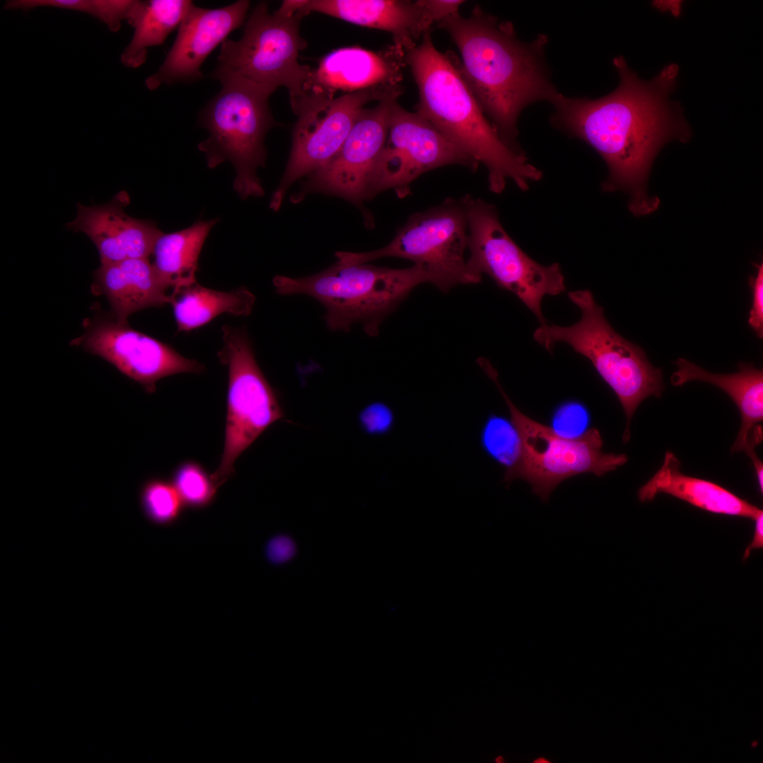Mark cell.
I'll return each mask as SVG.
<instances>
[{
  "mask_svg": "<svg viewBox=\"0 0 763 763\" xmlns=\"http://www.w3.org/2000/svg\"><path fill=\"white\" fill-rule=\"evenodd\" d=\"M620 83L598 99L571 98L559 92L551 100L555 126L592 146L604 159L609 175L606 191L622 189L630 195L629 209L635 215L655 211L657 198L646 194L652 162L671 140L686 142L690 130L679 105L670 102L678 66L672 64L649 81H643L623 57L613 59Z\"/></svg>",
  "mask_w": 763,
  "mask_h": 763,
  "instance_id": "1",
  "label": "cell"
},
{
  "mask_svg": "<svg viewBox=\"0 0 763 763\" xmlns=\"http://www.w3.org/2000/svg\"><path fill=\"white\" fill-rule=\"evenodd\" d=\"M436 25L458 47L460 73L484 113L502 140L522 153L516 141L520 113L533 102H551L557 93L544 64L547 37L523 42L511 23L499 21L478 6L469 17L457 13Z\"/></svg>",
  "mask_w": 763,
  "mask_h": 763,
  "instance_id": "2",
  "label": "cell"
},
{
  "mask_svg": "<svg viewBox=\"0 0 763 763\" xmlns=\"http://www.w3.org/2000/svg\"><path fill=\"white\" fill-rule=\"evenodd\" d=\"M419 94L416 112L450 141L487 170L490 189L502 192L507 179L521 190L541 177L523 153L509 146L487 120L463 80L452 54L439 52L430 31L406 52Z\"/></svg>",
  "mask_w": 763,
  "mask_h": 763,
  "instance_id": "3",
  "label": "cell"
},
{
  "mask_svg": "<svg viewBox=\"0 0 763 763\" xmlns=\"http://www.w3.org/2000/svg\"><path fill=\"white\" fill-rule=\"evenodd\" d=\"M273 282L278 294H303L318 300L326 309L324 318L329 329L348 332L360 324L367 335L376 336L384 319L413 288L429 283V277L415 264L390 268L336 263L312 276H277Z\"/></svg>",
  "mask_w": 763,
  "mask_h": 763,
  "instance_id": "4",
  "label": "cell"
},
{
  "mask_svg": "<svg viewBox=\"0 0 763 763\" xmlns=\"http://www.w3.org/2000/svg\"><path fill=\"white\" fill-rule=\"evenodd\" d=\"M568 297L580 309L579 321L569 326L540 325L534 331L533 339L549 352L555 343H567L591 361L623 408L626 416L623 441L627 442L630 422L639 404L649 396L660 397L664 390L661 369L650 363L641 347L613 329L590 290L571 291Z\"/></svg>",
  "mask_w": 763,
  "mask_h": 763,
  "instance_id": "5",
  "label": "cell"
},
{
  "mask_svg": "<svg viewBox=\"0 0 763 763\" xmlns=\"http://www.w3.org/2000/svg\"><path fill=\"white\" fill-rule=\"evenodd\" d=\"M305 3L285 0L273 13L265 1L259 3L248 16L242 37L226 39L221 44L217 66L210 76L218 81L239 78L273 93L284 86L294 109L304 96L312 71L298 59L306 45L299 29L302 18L308 14Z\"/></svg>",
  "mask_w": 763,
  "mask_h": 763,
  "instance_id": "6",
  "label": "cell"
},
{
  "mask_svg": "<svg viewBox=\"0 0 763 763\" xmlns=\"http://www.w3.org/2000/svg\"><path fill=\"white\" fill-rule=\"evenodd\" d=\"M220 92L206 105L200 122L209 132L198 145L209 168L230 161L235 170L233 187L246 199L264 194L256 175L264 167V138L276 126L268 100L272 91L237 77L219 80Z\"/></svg>",
  "mask_w": 763,
  "mask_h": 763,
  "instance_id": "7",
  "label": "cell"
},
{
  "mask_svg": "<svg viewBox=\"0 0 763 763\" xmlns=\"http://www.w3.org/2000/svg\"><path fill=\"white\" fill-rule=\"evenodd\" d=\"M478 365L504 399L520 441L519 456L505 472L506 482L525 480L533 492L546 502L553 490L566 479L586 473L601 477L627 462V456L624 454L603 451V439L596 428L589 429L578 437L567 438L529 418L505 393L490 361L482 358Z\"/></svg>",
  "mask_w": 763,
  "mask_h": 763,
  "instance_id": "8",
  "label": "cell"
},
{
  "mask_svg": "<svg viewBox=\"0 0 763 763\" xmlns=\"http://www.w3.org/2000/svg\"><path fill=\"white\" fill-rule=\"evenodd\" d=\"M468 218L462 198L447 199L440 205L411 215L386 246L367 252H345L348 265L368 263L382 257H398L420 266L429 283L442 292L481 279L468 268Z\"/></svg>",
  "mask_w": 763,
  "mask_h": 763,
  "instance_id": "9",
  "label": "cell"
},
{
  "mask_svg": "<svg viewBox=\"0 0 763 763\" xmlns=\"http://www.w3.org/2000/svg\"><path fill=\"white\" fill-rule=\"evenodd\" d=\"M462 200L468 218L471 272L480 279L482 274L488 275L500 288L514 294L540 325L547 323L541 311L543 298L566 289L560 265L543 266L529 257L504 230L492 205L470 195Z\"/></svg>",
  "mask_w": 763,
  "mask_h": 763,
  "instance_id": "10",
  "label": "cell"
},
{
  "mask_svg": "<svg viewBox=\"0 0 763 763\" xmlns=\"http://www.w3.org/2000/svg\"><path fill=\"white\" fill-rule=\"evenodd\" d=\"M220 361L228 369L227 417L221 461L211 478L220 487L235 473L238 456L275 422L284 418L276 391L259 367L244 329L222 327Z\"/></svg>",
  "mask_w": 763,
  "mask_h": 763,
  "instance_id": "11",
  "label": "cell"
},
{
  "mask_svg": "<svg viewBox=\"0 0 763 763\" xmlns=\"http://www.w3.org/2000/svg\"><path fill=\"white\" fill-rule=\"evenodd\" d=\"M399 85H378L333 99L304 96L292 110L297 120L292 131L290 157L269 207L280 208L290 186L327 164L338 153L360 111L367 103L396 99Z\"/></svg>",
  "mask_w": 763,
  "mask_h": 763,
  "instance_id": "12",
  "label": "cell"
},
{
  "mask_svg": "<svg viewBox=\"0 0 763 763\" xmlns=\"http://www.w3.org/2000/svg\"><path fill=\"white\" fill-rule=\"evenodd\" d=\"M448 165L475 170L478 163L450 141L430 122L394 102L384 147L370 176L366 200L391 189L406 196L410 184L427 171Z\"/></svg>",
  "mask_w": 763,
  "mask_h": 763,
  "instance_id": "13",
  "label": "cell"
},
{
  "mask_svg": "<svg viewBox=\"0 0 763 763\" xmlns=\"http://www.w3.org/2000/svg\"><path fill=\"white\" fill-rule=\"evenodd\" d=\"M112 364L152 394L158 380L179 373H201L204 366L170 345L115 318L88 320L85 333L71 341Z\"/></svg>",
  "mask_w": 763,
  "mask_h": 763,
  "instance_id": "14",
  "label": "cell"
},
{
  "mask_svg": "<svg viewBox=\"0 0 763 763\" xmlns=\"http://www.w3.org/2000/svg\"><path fill=\"white\" fill-rule=\"evenodd\" d=\"M396 99L363 108L336 155L307 176L297 201L312 192L341 197L360 206L366 200L368 182L386 141L391 107Z\"/></svg>",
  "mask_w": 763,
  "mask_h": 763,
  "instance_id": "15",
  "label": "cell"
},
{
  "mask_svg": "<svg viewBox=\"0 0 763 763\" xmlns=\"http://www.w3.org/2000/svg\"><path fill=\"white\" fill-rule=\"evenodd\" d=\"M250 1L239 0L217 8H204L193 4L180 25L174 44L158 71L148 76L145 84L155 90L162 84L191 83L203 78L201 67L228 35L241 27Z\"/></svg>",
  "mask_w": 763,
  "mask_h": 763,
  "instance_id": "16",
  "label": "cell"
},
{
  "mask_svg": "<svg viewBox=\"0 0 763 763\" xmlns=\"http://www.w3.org/2000/svg\"><path fill=\"white\" fill-rule=\"evenodd\" d=\"M405 65L406 52L395 44L379 52L357 47L335 49L312 69L304 96L333 99L338 93L343 95L378 85H398Z\"/></svg>",
  "mask_w": 763,
  "mask_h": 763,
  "instance_id": "17",
  "label": "cell"
},
{
  "mask_svg": "<svg viewBox=\"0 0 763 763\" xmlns=\"http://www.w3.org/2000/svg\"><path fill=\"white\" fill-rule=\"evenodd\" d=\"M129 201L127 192L122 191L101 205L78 203L76 218L66 225L69 230L89 237L98 251L100 264L149 258L162 233L153 220L129 215L124 208Z\"/></svg>",
  "mask_w": 763,
  "mask_h": 763,
  "instance_id": "18",
  "label": "cell"
},
{
  "mask_svg": "<svg viewBox=\"0 0 763 763\" xmlns=\"http://www.w3.org/2000/svg\"><path fill=\"white\" fill-rule=\"evenodd\" d=\"M675 364L678 369L671 375L673 386H682L690 381H701L714 384L724 391L735 402L740 415L741 426L731 452H745L754 467L762 464L755 448L763 439V372L752 364L739 363V371L733 374H714L684 359Z\"/></svg>",
  "mask_w": 763,
  "mask_h": 763,
  "instance_id": "19",
  "label": "cell"
},
{
  "mask_svg": "<svg viewBox=\"0 0 763 763\" xmlns=\"http://www.w3.org/2000/svg\"><path fill=\"white\" fill-rule=\"evenodd\" d=\"M304 8L308 13L318 12L389 32L394 44L405 52L434 24L422 0H307Z\"/></svg>",
  "mask_w": 763,
  "mask_h": 763,
  "instance_id": "20",
  "label": "cell"
},
{
  "mask_svg": "<svg viewBox=\"0 0 763 763\" xmlns=\"http://www.w3.org/2000/svg\"><path fill=\"white\" fill-rule=\"evenodd\" d=\"M93 289L110 302L113 317L127 322L132 314L170 304L169 288L149 258L100 264L93 274Z\"/></svg>",
  "mask_w": 763,
  "mask_h": 763,
  "instance_id": "21",
  "label": "cell"
},
{
  "mask_svg": "<svg viewBox=\"0 0 763 763\" xmlns=\"http://www.w3.org/2000/svg\"><path fill=\"white\" fill-rule=\"evenodd\" d=\"M680 466L678 457L667 451L661 468L639 489V499L642 502L651 501L658 494L665 493L715 514L755 520L763 513L756 506L713 482L682 473Z\"/></svg>",
  "mask_w": 763,
  "mask_h": 763,
  "instance_id": "22",
  "label": "cell"
},
{
  "mask_svg": "<svg viewBox=\"0 0 763 763\" xmlns=\"http://www.w3.org/2000/svg\"><path fill=\"white\" fill-rule=\"evenodd\" d=\"M217 219L199 220L184 230L162 233L153 247V266L172 292L196 282L198 259L204 242Z\"/></svg>",
  "mask_w": 763,
  "mask_h": 763,
  "instance_id": "23",
  "label": "cell"
},
{
  "mask_svg": "<svg viewBox=\"0 0 763 763\" xmlns=\"http://www.w3.org/2000/svg\"><path fill=\"white\" fill-rule=\"evenodd\" d=\"M256 298L246 288L223 292L196 283L170 292L178 331H189L210 322L217 316L227 313L247 316L253 309Z\"/></svg>",
  "mask_w": 763,
  "mask_h": 763,
  "instance_id": "24",
  "label": "cell"
},
{
  "mask_svg": "<svg viewBox=\"0 0 763 763\" xmlns=\"http://www.w3.org/2000/svg\"><path fill=\"white\" fill-rule=\"evenodd\" d=\"M189 0H151L144 1L134 25V32L120 59L129 68H138L147 59L150 47L161 45L170 33L179 28L189 9Z\"/></svg>",
  "mask_w": 763,
  "mask_h": 763,
  "instance_id": "25",
  "label": "cell"
},
{
  "mask_svg": "<svg viewBox=\"0 0 763 763\" xmlns=\"http://www.w3.org/2000/svg\"><path fill=\"white\" fill-rule=\"evenodd\" d=\"M143 4L144 1L138 0H11L4 8L28 11L52 7L79 11L100 20L110 31L117 32L124 20L134 26Z\"/></svg>",
  "mask_w": 763,
  "mask_h": 763,
  "instance_id": "26",
  "label": "cell"
},
{
  "mask_svg": "<svg viewBox=\"0 0 763 763\" xmlns=\"http://www.w3.org/2000/svg\"><path fill=\"white\" fill-rule=\"evenodd\" d=\"M139 502L145 517L159 526L174 524L184 507L172 482L158 477L150 478L143 483Z\"/></svg>",
  "mask_w": 763,
  "mask_h": 763,
  "instance_id": "27",
  "label": "cell"
},
{
  "mask_svg": "<svg viewBox=\"0 0 763 763\" xmlns=\"http://www.w3.org/2000/svg\"><path fill=\"white\" fill-rule=\"evenodd\" d=\"M171 482L185 507L200 509L215 499L218 487L198 462L186 461L173 471Z\"/></svg>",
  "mask_w": 763,
  "mask_h": 763,
  "instance_id": "28",
  "label": "cell"
},
{
  "mask_svg": "<svg viewBox=\"0 0 763 763\" xmlns=\"http://www.w3.org/2000/svg\"><path fill=\"white\" fill-rule=\"evenodd\" d=\"M483 437L489 453L499 462L508 468L516 461L520 441L511 422L501 418H490L485 425Z\"/></svg>",
  "mask_w": 763,
  "mask_h": 763,
  "instance_id": "29",
  "label": "cell"
},
{
  "mask_svg": "<svg viewBox=\"0 0 763 763\" xmlns=\"http://www.w3.org/2000/svg\"><path fill=\"white\" fill-rule=\"evenodd\" d=\"M589 420L586 408L579 402L571 401L562 403L556 409L551 427L562 437L575 438L588 430Z\"/></svg>",
  "mask_w": 763,
  "mask_h": 763,
  "instance_id": "30",
  "label": "cell"
},
{
  "mask_svg": "<svg viewBox=\"0 0 763 763\" xmlns=\"http://www.w3.org/2000/svg\"><path fill=\"white\" fill-rule=\"evenodd\" d=\"M757 273L749 278L748 284L752 291V308L748 324L758 338L763 337V264H755Z\"/></svg>",
  "mask_w": 763,
  "mask_h": 763,
  "instance_id": "31",
  "label": "cell"
},
{
  "mask_svg": "<svg viewBox=\"0 0 763 763\" xmlns=\"http://www.w3.org/2000/svg\"><path fill=\"white\" fill-rule=\"evenodd\" d=\"M296 546L293 540L285 535L271 538L266 546V555L269 562L281 564L290 560L295 554Z\"/></svg>",
  "mask_w": 763,
  "mask_h": 763,
  "instance_id": "32",
  "label": "cell"
},
{
  "mask_svg": "<svg viewBox=\"0 0 763 763\" xmlns=\"http://www.w3.org/2000/svg\"><path fill=\"white\" fill-rule=\"evenodd\" d=\"M360 420L367 430L377 432L388 427L391 418L385 406L377 403L365 408L360 415Z\"/></svg>",
  "mask_w": 763,
  "mask_h": 763,
  "instance_id": "33",
  "label": "cell"
},
{
  "mask_svg": "<svg viewBox=\"0 0 763 763\" xmlns=\"http://www.w3.org/2000/svg\"><path fill=\"white\" fill-rule=\"evenodd\" d=\"M422 4L434 22L437 23L445 18L459 13L463 1L459 0H422Z\"/></svg>",
  "mask_w": 763,
  "mask_h": 763,
  "instance_id": "34",
  "label": "cell"
},
{
  "mask_svg": "<svg viewBox=\"0 0 763 763\" xmlns=\"http://www.w3.org/2000/svg\"><path fill=\"white\" fill-rule=\"evenodd\" d=\"M754 521H755L754 536L752 542L744 552V560L750 556L753 550L762 548L763 547V513L760 514Z\"/></svg>",
  "mask_w": 763,
  "mask_h": 763,
  "instance_id": "35",
  "label": "cell"
},
{
  "mask_svg": "<svg viewBox=\"0 0 763 763\" xmlns=\"http://www.w3.org/2000/svg\"><path fill=\"white\" fill-rule=\"evenodd\" d=\"M533 762L534 763H549L550 762L548 761V759H545L544 757H540V758L536 759L535 761H533Z\"/></svg>",
  "mask_w": 763,
  "mask_h": 763,
  "instance_id": "36",
  "label": "cell"
},
{
  "mask_svg": "<svg viewBox=\"0 0 763 763\" xmlns=\"http://www.w3.org/2000/svg\"><path fill=\"white\" fill-rule=\"evenodd\" d=\"M495 762H499V763L503 762H504V758L502 757H501V756H499V757H497L496 758Z\"/></svg>",
  "mask_w": 763,
  "mask_h": 763,
  "instance_id": "37",
  "label": "cell"
}]
</instances>
